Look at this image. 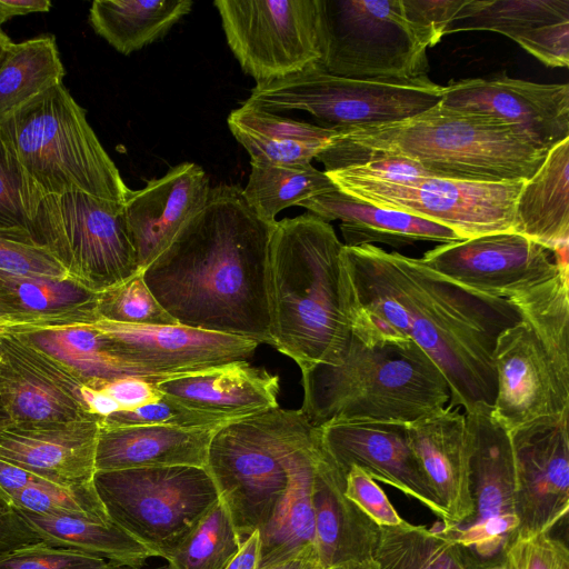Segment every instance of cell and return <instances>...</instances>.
Returning a JSON list of instances; mask_svg holds the SVG:
<instances>
[{
	"label": "cell",
	"instance_id": "obj_24",
	"mask_svg": "<svg viewBox=\"0 0 569 569\" xmlns=\"http://www.w3.org/2000/svg\"><path fill=\"white\" fill-rule=\"evenodd\" d=\"M408 438L446 513L440 528L467 521L473 506L466 416L446 406L408 423Z\"/></svg>",
	"mask_w": 569,
	"mask_h": 569
},
{
	"label": "cell",
	"instance_id": "obj_10",
	"mask_svg": "<svg viewBox=\"0 0 569 569\" xmlns=\"http://www.w3.org/2000/svg\"><path fill=\"white\" fill-rule=\"evenodd\" d=\"M93 483L110 521L166 560L219 501L204 467L98 471Z\"/></svg>",
	"mask_w": 569,
	"mask_h": 569
},
{
	"label": "cell",
	"instance_id": "obj_14",
	"mask_svg": "<svg viewBox=\"0 0 569 569\" xmlns=\"http://www.w3.org/2000/svg\"><path fill=\"white\" fill-rule=\"evenodd\" d=\"M229 48L257 83L320 59L318 0H217Z\"/></svg>",
	"mask_w": 569,
	"mask_h": 569
},
{
	"label": "cell",
	"instance_id": "obj_59",
	"mask_svg": "<svg viewBox=\"0 0 569 569\" xmlns=\"http://www.w3.org/2000/svg\"><path fill=\"white\" fill-rule=\"evenodd\" d=\"M479 569H511L505 561L483 566Z\"/></svg>",
	"mask_w": 569,
	"mask_h": 569
},
{
	"label": "cell",
	"instance_id": "obj_37",
	"mask_svg": "<svg viewBox=\"0 0 569 569\" xmlns=\"http://www.w3.org/2000/svg\"><path fill=\"white\" fill-rule=\"evenodd\" d=\"M64 73L54 37L13 42L0 64V114L62 83Z\"/></svg>",
	"mask_w": 569,
	"mask_h": 569
},
{
	"label": "cell",
	"instance_id": "obj_4",
	"mask_svg": "<svg viewBox=\"0 0 569 569\" xmlns=\"http://www.w3.org/2000/svg\"><path fill=\"white\" fill-rule=\"evenodd\" d=\"M316 158L325 172L379 157H403L430 176L467 181L530 179L547 151L499 120L435 107L413 117L370 126L335 128Z\"/></svg>",
	"mask_w": 569,
	"mask_h": 569
},
{
	"label": "cell",
	"instance_id": "obj_23",
	"mask_svg": "<svg viewBox=\"0 0 569 569\" xmlns=\"http://www.w3.org/2000/svg\"><path fill=\"white\" fill-rule=\"evenodd\" d=\"M101 419L0 426V459L62 486L93 482Z\"/></svg>",
	"mask_w": 569,
	"mask_h": 569
},
{
	"label": "cell",
	"instance_id": "obj_62",
	"mask_svg": "<svg viewBox=\"0 0 569 569\" xmlns=\"http://www.w3.org/2000/svg\"><path fill=\"white\" fill-rule=\"evenodd\" d=\"M1 335V333H0Z\"/></svg>",
	"mask_w": 569,
	"mask_h": 569
},
{
	"label": "cell",
	"instance_id": "obj_30",
	"mask_svg": "<svg viewBox=\"0 0 569 569\" xmlns=\"http://www.w3.org/2000/svg\"><path fill=\"white\" fill-rule=\"evenodd\" d=\"M325 452L321 432L296 457L284 493L268 522L259 530V568L316 555L313 479Z\"/></svg>",
	"mask_w": 569,
	"mask_h": 569
},
{
	"label": "cell",
	"instance_id": "obj_11",
	"mask_svg": "<svg viewBox=\"0 0 569 569\" xmlns=\"http://www.w3.org/2000/svg\"><path fill=\"white\" fill-rule=\"evenodd\" d=\"M443 86L428 76L407 81L336 77L317 63L274 80L257 83L248 104L271 113L302 110L329 128L395 122L438 104Z\"/></svg>",
	"mask_w": 569,
	"mask_h": 569
},
{
	"label": "cell",
	"instance_id": "obj_60",
	"mask_svg": "<svg viewBox=\"0 0 569 569\" xmlns=\"http://www.w3.org/2000/svg\"><path fill=\"white\" fill-rule=\"evenodd\" d=\"M8 422L9 421L7 419V416H6V413H4L3 409H2V406L0 403V426L6 425Z\"/></svg>",
	"mask_w": 569,
	"mask_h": 569
},
{
	"label": "cell",
	"instance_id": "obj_20",
	"mask_svg": "<svg viewBox=\"0 0 569 569\" xmlns=\"http://www.w3.org/2000/svg\"><path fill=\"white\" fill-rule=\"evenodd\" d=\"M83 387L53 357L6 329L0 335V403L9 423L41 426L93 416L84 407Z\"/></svg>",
	"mask_w": 569,
	"mask_h": 569
},
{
	"label": "cell",
	"instance_id": "obj_56",
	"mask_svg": "<svg viewBox=\"0 0 569 569\" xmlns=\"http://www.w3.org/2000/svg\"><path fill=\"white\" fill-rule=\"evenodd\" d=\"M12 43L11 39L0 28V64Z\"/></svg>",
	"mask_w": 569,
	"mask_h": 569
},
{
	"label": "cell",
	"instance_id": "obj_55",
	"mask_svg": "<svg viewBox=\"0 0 569 569\" xmlns=\"http://www.w3.org/2000/svg\"><path fill=\"white\" fill-rule=\"evenodd\" d=\"M259 569H325L316 555H303L295 559Z\"/></svg>",
	"mask_w": 569,
	"mask_h": 569
},
{
	"label": "cell",
	"instance_id": "obj_54",
	"mask_svg": "<svg viewBox=\"0 0 569 569\" xmlns=\"http://www.w3.org/2000/svg\"><path fill=\"white\" fill-rule=\"evenodd\" d=\"M51 8L48 0H0V26L17 16L47 12Z\"/></svg>",
	"mask_w": 569,
	"mask_h": 569
},
{
	"label": "cell",
	"instance_id": "obj_27",
	"mask_svg": "<svg viewBox=\"0 0 569 569\" xmlns=\"http://www.w3.org/2000/svg\"><path fill=\"white\" fill-rule=\"evenodd\" d=\"M298 206L326 222L340 220L346 247L380 242L400 248L417 241L449 243L462 240L456 232L439 223L407 212L377 207L339 188L303 200Z\"/></svg>",
	"mask_w": 569,
	"mask_h": 569
},
{
	"label": "cell",
	"instance_id": "obj_29",
	"mask_svg": "<svg viewBox=\"0 0 569 569\" xmlns=\"http://www.w3.org/2000/svg\"><path fill=\"white\" fill-rule=\"evenodd\" d=\"M98 292L71 278L26 277L0 271V322L39 328L90 323L98 319Z\"/></svg>",
	"mask_w": 569,
	"mask_h": 569
},
{
	"label": "cell",
	"instance_id": "obj_28",
	"mask_svg": "<svg viewBox=\"0 0 569 569\" xmlns=\"http://www.w3.org/2000/svg\"><path fill=\"white\" fill-rule=\"evenodd\" d=\"M217 430L146 425L100 427L96 472L148 467H206Z\"/></svg>",
	"mask_w": 569,
	"mask_h": 569
},
{
	"label": "cell",
	"instance_id": "obj_3",
	"mask_svg": "<svg viewBox=\"0 0 569 569\" xmlns=\"http://www.w3.org/2000/svg\"><path fill=\"white\" fill-rule=\"evenodd\" d=\"M351 313L350 337L338 363L301 371L300 410L312 426L410 423L449 403L446 377L415 341L352 306Z\"/></svg>",
	"mask_w": 569,
	"mask_h": 569
},
{
	"label": "cell",
	"instance_id": "obj_45",
	"mask_svg": "<svg viewBox=\"0 0 569 569\" xmlns=\"http://www.w3.org/2000/svg\"><path fill=\"white\" fill-rule=\"evenodd\" d=\"M0 271L26 277L70 278L46 247L3 237H0Z\"/></svg>",
	"mask_w": 569,
	"mask_h": 569
},
{
	"label": "cell",
	"instance_id": "obj_16",
	"mask_svg": "<svg viewBox=\"0 0 569 569\" xmlns=\"http://www.w3.org/2000/svg\"><path fill=\"white\" fill-rule=\"evenodd\" d=\"M420 259L463 287L508 298L556 276L568 261V244L552 251L515 231L496 232L441 243Z\"/></svg>",
	"mask_w": 569,
	"mask_h": 569
},
{
	"label": "cell",
	"instance_id": "obj_50",
	"mask_svg": "<svg viewBox=\"0 0 569 569\" xmlns=\"http://www.w3.org/2000/svg\"><path fill=\"white\" fill-rule=\"evenodd\" d=\"M87 387L102 390L121 410H131L154 401L161 396L156 383L140 377H123L109 381H97Z\"/></svg>",
	"mask_w": 569,
	"mask_h": 569
},
{
	"label": "cell",
	"instance_id": "obj_48",
	"mask_svg": "<svg viewBox=\"0 0 569 569\" xmlns=\"http://www.w3.org/2000/svg\"><path fill=\"white\" fill-rule=\"evenodd\" d=\"M466 0H402L408 20L429 44L435 47L452 22Z\"/></svg>",
	"mask_w": 569,
	"mask_h": 569
},
{
	"label": "cell",
	"instance_id": "obj_35",
	"mask_svg": "<svg viewBox=\"0 0 569 569\" xmlns=\"http://www.w3.org/2000/svg\"><path fill=\"white\" fill-rule=\"evenodd\" d=\"M562 21H569V0H466L446 36L495 31L523 49L541 28Z\"/></svg>",
	"mask_w": 569,
	"mask_h": 569
},
{
	"label": "cell",
	"instance_id": "obj_38",
	"mask_svg": "<svg viewBox=\"0 0 569 569\" xmlns=\"http://www.w3.org/2000/svg\"><path fill=\"white\" fill-rule=\"evenodd\" d=\"M251 163L247 186L242 189L244 200L262 220L274 223L283 209L328 192L338 187L325 171L311 163L298 166H272Z\"/></svg>",
	"mask_w": 569,
	"mask_h": 569
},
{
	"label": "cell",
	"instance_id": "obj_39",
	"mask_svg": "<svg viewBox=\"0 0 569 569\" xmlns=\"http://www.w3.org/2000/svg\"><path fill=\"white\" fill-rule=\"evenodd\" d=\"M240 547L232 519L219 499L167 561L172 569H224Z\"/></svg>",
	"mask_w": 569,
	"mask_h": 569
},
{
	"label": "cell",
	"instance_id": "obj_25",
	"mask_svg": "<svg viewBox=\"0 0 569 569\" xmlns=\"http://www.w3.org/2000/svg\"><path fill=\"white\" fill-rule=\"evenodd\" d=\"M346 475L328 453L320 458L313 479L316 553L325 569L373 560L381 527L345 495Z\"/></svg>",
	"mask_w": 569,
	"mask_h": 569
},
{
	"label": "cell",
	"instance_id": "obj_12",
	"mask_svg": "<svg viewBox=\"0 0 569 569\" xmlns=\"http://www.w3.org/2000/svg\"><path fill=\"white\" fill-rule=\"evenodd\" d=\"M30 237L57 258L71 279L94 292L140 272L123 203L83 192L44 196Z\"/></svg>",
	"mask_w": 569,
	"mask_h": 569
},
{
	"label": "cell",
	"instance_id": "obj_9",
	"mask_svg": "<svg viewBox=\"0 0 569 569\" xmlns=\"http://www.w3.org/2000/svg\"><path fill=\"white\" fill-rule=\"evenodd\" d=\"M317 66L359 80L427 77L428 42L408 20L402 0H318Z\"/></svg>",
	"mask_w": 569,
	"mask_h": 569
},
{
	"label": "cell",
	"instance_id": "obj_21",
	"mask_svg": "<svg viewBox=\"0 0 569 569\" xmlns=\"http://www.w3.org/2000/svg\"><path fill=\"white\" fill-rule=\"evenodd\" d=\"M323 448L345 473L358 467L420 501L443 522L446 513L408 438V423L343 421L320 427Z\"/></svg>",
	"mask_w": 569,
	"mask_h": 569
},
{
	"label": "cell",
	"instance_id": "obj_42",
	"mask_svg": "<svg viewBox=\"0 0 569 569\" xmlns=\"http://www.w3.org/2000/svg\"><path fill=\"white\" fill-rule=\"evenodd\" d=\"M98 319L136 326L176 325L143 280L142 271L98 292Z\"/></svg>",
	"mask_w": 569,
	"mask_h": 569
},
{
	"label": "cell",
	"instance_id": "obj_34",
	"mask_svg": "<svg viewBox=\"0 0 569 569\" xmlns=\"http://www.w3.org/2000/svg\"><path fill=\"white\" fill-rule=\"evenodd\" d=\"M16 510L40 540L50 546L74 549L134 568H140L153 557L150 550L113 522Z\"/></svg>",
	"mask_w": 569,
	"mask_h": 569
},
{
	"label": "cell",
	"instance_id": "obj_43",
	"mask_svg": "<svg viewBox=\"0 0 569 569\" xmlns=\"http://www.w3.org/2000/svg\"><path fill=\"white\" fill-rule=\"evenodd\" d=\"M238 420V419H237ZM234 421L228 417L190 408L167 395L131 410H119L101 419V427L158 425L188 429L218 430Z\"/></svg>",
	"mask_w": 569,
	"mask_h": 569
},
{
	"label": "cell",
	"instance_id": "obj_52",
	"mask_svg": "<svg viewBox=\"0 0 569 569\" xmlns=\"http://www.w3.org/2000/svg\"><path fill=\"white\" fill-rule=\"evenodd\" d=\"M40 477L0 459V489L8 496L21 490Z\"/></svg>",
	"mask_w": 569,
	"mask_h": 569
},
{
	"label": "cell",
	"instance_id": "obj_5",
	"mask_svg": "<svg viewBox=\"0 0 569 569\" xmlns=\"http://www.w3.org/2000/svg\"><path fill=\"white\" fill-rule=\"evenodd\" d=\"M332 226L312 213L277 221L269 243L271 346L301 371L340 360L352 326L342 260Z\"/></svg>",
	"mask_w": 569,
	"mask_h": 569
},
{
	"label": "cell",
	"instance_id": "obj_53",
	"mask_svg": "<svg viewBox=\"0 0 569 569\" xmlns=\"http://www.w3.org/2000/svg\"><path fill=\"white\" fill-rule=\"evenodd\" d=\"M260 560L259 530L251 533L242 543L224 569H258Z\"/></svg>",
	"mask_w": 569,
	"mask_h": 569
},
{
	"label": "cell",
	"instance_id": "obj_26",
	"mask_svg": "<svg viewBox=\"0 0 569 569\" xmlns=\"http://www.w3.org/2000/svg\"><path fill=\"white\" fill-rule=\"evenodd\" d=\"M156 387L190 408L234 420L279 407V377L246 360L170 377Z\"/></svg>",
	"mask_w": 569,
	"mask_h": 569
},
{
	"label": "cell",
	"instance_id": "obj_58",
	"mask_svg": "<svg viewBox=\"0 0 569 569\" xmlns=\"http://www.w3.org/2000/svg\"><path fill=\"white\" fill-rule=\"evenodd\" d=\"M106 569H140V568L122 566V565H118L116 562H110L109 567ZM153 569H172V568L169 565H167V566H161V567L153 568Z\"/></svg>",
	"mask_w": 569,
	"mask_h": 569
},
{
	"label": "cell",
	"instance_id": "obj_15",
	"mask_svg": "<svg viewBox=\"0 0 569 569\" xmlns=\"http://www.w3.org/2000/svg\"><path fill=\"white\" fill-rule=\"evenodd\" d=\"M470 450V491L473 511L463 523L441 529L475 559L479 568L503 561L515 540V468L509 432L492 407L465 413Z\"/></svg>",
	"mask_w": 569,
	"mask_h": 569
},
{
	"label": "cell",
	"instance_id": "obj_6",
	"mask_svg": "<svg viewBox=\"0 0 569 569\" xmlns=\"http://www.w3.org/2000/svg\"><path fill=\"white\" fill-rule=\"evenodd\" d=\"M569 268L508 297L520 320L493 350L497 395L492 413L510 433L543 417L569 415Z\"/></svg>",
	"mask_w": 569,
	"mask_h": 569
},
{
	"label": "cell",
	"instance_id": "obj_57",
	"mask_svg": "<svg viewBox=\"0 0 569 569\" xmlns=\"http://www.w3.org/2000/svg\"><path fill=\"white\" fill-rule=\"evenodd\" d=\"M337 569H379L375 560L350 563Z\"/></svg>",
	"mask_w": 569,
	"mask_h": 569
},
{
	"label": "cell",
	"instance_id": "obj_44",
	"mask_svg": "<svg viewBox=\"0 0 569 569\" xmlns=\"http://www.w3.org/2000/svg\"><path fill=\"white\" fill-rule=\"evenodd\" d=\"M110 562L44 541L24 545L0 556V569H106Z\"/></svg>",
	"mask_w": 569,
	"mask_h": 569
},
{
	"label": "cell",
	"instance_id": "obj_41",
	"mask_svg": "<svg viewBox=\"0 0 569 569\" xmlns=\"http://www.w3.org/2000/svg\"><path fill=\"white\" fill-rule=\"evenodd\" d=\"M8 497L18 510L51 516L84 517L103 523L111 522L93 482L62 486L39 478Z\"/></svg>",
	"mask_w": 569,
	"mask_h": 569
},
{
	"label": "cell",
	"instance_id": "obj_47",
	"mask_svg": "<svg viewBox=\"0 0 569 569\" xmlns=\"http://www.w3.org/2000/svg\"><path fill=\"white\" fill-rule=\"evenodd\" d=\"M345 495L380 527L405 522L375 479L358 467H351L346 475Z\"/></svg>",
	"mask_w": 569,
	"mask_h": 569
},
{
	"label": "cell",
	"instance_id": "obj_8",
	"mask_svg": "<svg viewBox=\"0 0 569 569\" xmlns=\"http://www.w3.org/2000/svg\"><path fill=\"white\" fill-rule=\"evenodd\" d=\"M319 431L300 409L277 407L213 433L204 468L240 543L268 522L287 489L296 457Z\"/></svg>",
	"mask_w": 569,
	"mask_h": 569
},
{
	"label": "cell",
	"instance_id": "obj_46",
	"mask_svg": "<svg viewBox=\"0 0 569 569\" xmlns=\"http://www.w3.org/2000/svg\"><path fill=\"white\" fill-rule=\"evenodd\" d=\"M511 569H569V549L550 532L515 539L505 550Z\"/></svg>",
	"mask_w": 569,
	"mask_h": 569
},
{
	"label": "cell",
	"instance_id": "obj_61",
	"mask_svg": "<svg viewBox=\"0 0 569 569\" xmlns=\"http://www.w3.org/2000/svg\"><path fill=\"white\" fill-rule=\"evenodd\" d=\"M4 331V326L3 323L0 322V333H2Z\"/></svg>",
	"mask_w": 569,
	"mask_h": 569
},
{
	"label": "cell",
	"instance_id": "obj_19",
	"mask_svg": "<svg viewBox=\"0 0 569 569\" xmlns=\"http://www.w3.org/2000/svg\"><path fill=\"white\" fill-rule=\"evenodd\" d=\"M440 104L499 120L547 152L569 139L568 83H537L505 73L461 79L443 86Z\"/></svg>",
	"mask_w": 569,
	"mask_h": 569
},
{
	"label": "cell",
	"instance_id": "obj_7",
	"mask_svg": "<svg viewBox=\"0 0 569 569\" xmlns=\"http://www.w3.org/2000/svg\"><path fill=\"white\" fill-rule=\"evenodd\" d=\"M0 134L44 196L124 203L131 191L63 82L0 114Z\"/></svg>",
	"mask_w": 569,
	"mask_h": 569
},
{
	"label": "cell",
	"instance_id": "obj_40",
	"mask_svg": "<svg viewBox=\"0 0 569 569\" xmlns=\"http://www.w3.org/2000/svg\"><path fill=\"white\" fill-rule=\"evenodd\" d=\"M43 198L0 134V237L31 242V222Z\"/></svg>",
	"mask_w": 569,
	"mask_h": 569
},
{
	"label": "cell",
	"instance_id": "obj_2",
	"mask_svg": "<svg viewBox=\"0 0 569 569\" xmlns=\"http://www.w3.org/2000/svg\"><path fill=\"white\" fill-rule=\"evenodd\" d=\"M276 222L260 219L239 186L213 187L143 280L177 323L271 345L268 262Z\"/></svg>",
	"mask_w": 569,
	"mask_h": 569
},
{
	"label": "cell",
	"instance_id": "obj_49",
	"mask_svg": "<svg viewBox=\"0 0 569 569\" xmlns=\"http://www.w3.org/2000/svg\"><path fill=\"white\" fill-rule=\"evenodd\" d=\"M339 170L352 177L385 181L432 177L419 163L403 157H379L366 163Z\"/></svg>",
	"mask_w": 569,
	"mask_h": 569
},
{
	"label": "cell",
	"instance_id": "obj_31",
	"mask_svg": "<svg viewBox=\"0 0 569 569\" xmlns=\"http://www.w3.org/2000/svg\"><path fill=\"white\" fill-rule=\"evenodd\" d=\"M227 121L250 162L272 166L311 163L337 134L335 128L278 116L246 102L232 110Z\"/></svg>",
	"mask_w": 569,
	"mask_h": 569
},
{
	"label": "cell",
	"instance_id": "obj_17",
	"mask_svg": "<svg viewBox=\"0 0 569 569\" xmlns=\"http://www.w3.org/2000/svg\"><path fill=\"white\" fill-rule=\"evenodd\" d=\"M102 335L111 351L152 382L246 360L258 342L176 325L136 326L97 319L86 323Z\"/></svg>",
	"mask_w": 569,
	"mask_h": 569
},
{
	"label": "cell",
	"instance_id": "obj_13",
	"mask_svg": "<svg viewBox=\"0 0 569 569\" xmlns=\"http://www.w3.org/2000/svg\"><path fill=\"white\" fill-rule=\"evenodd\" d=\"M343 192L380 208L420 217L456 232L462 240L515 231L516 202L526 180L485 182L418 177L401 181L326 172Z\"/></svg>",
	"mask_w": 569,
	"mask_h": 569
},
{
	"label": "cell",
	"instance_id": "obj_32",
	"mask_svg": "<svg viewBox=\"0 0 569 569\" xmlns=\"http://www.w3.org/2000/svg\"><path fill=\"white\" fill-rule=\"evenodd\" d=\"M515 232L553 250L569 243V139L550 149L516 202Z\"/></svg>",
	"mask_w": 569,
	"mask_h": 569
},
{
	"label": "cell",
	"instance_id": "obj_36",
	"mask_svg": "<svg viewBox=\"0 0 569 569\" xmlns=\"http://www.w3.org/2000/svg\"><path fill=\"white\" fill-rule=\"evenodd\" d=\"M373 560L379 569H479L468 551L441 530L407 521L381 527Z\"/></svg>",
	"mask_w": 569,
	"mask_h": 569
},
{
	"label": "cell",
	"instance_id": "obj_18",
	"mask_svg": "<svg viewBox=\"0 0 569 569\" xmlns=\"http://www.w3.org/2000/svg\"><path fill=\"white\" fill-rule=\"evenodd\" d=\"M568 418L543 417L509 433L515 468V539L551 529L569 511Z\"/></svg>",
	"mask_w": 569,
	"mask_h": 569
},
{
	"label": "cell",
	"instance_id": "obj_51",
	"mask_svg": "<svg viewBox=\"0 0 569 569\" xmlns=\"http://www.w3.org/2000/svg\"><path fill=\"white\" fill-rule=\"evenodd\" d=\"M41 541L0 489V556L21 546Z\"/></svg>",
	"mask_w": 569,
	"mask_h": 569
},
{
	"label": "cell",
	"instance_id": "obj_33",
	"mask_svg": "<svg viewBox=\"0 0 569 569\" xmlns=\"http://www.w3.org/2000/svg\"><path fill=\"white\" fill-rule=\"evenodd\" d=\"M191 8L190 0H96L89 21L96 33L127 56L163 37Z\"/></svg>",
	"mask_w": 569,
	"mask_h": 569
},
{
	"label": "cell",
	"instance_id": "obj_1",
	"mask_svg": "<svg viewBox=\"0 0 569 569\" xmlns=\"http://www.w3.org/2000/svg\"><path fill=\"white\" fill-rule=\"evenodd\" d=\"M342 260L351 306L431 358L448 381L450 407H463L465 413L493 407L495 346L520 320L511 300L463 287L420 258L375 244L343 246Z\"/></svg>",
	"mask_w": 569,
	"mask_h": 569
},
{
	"label": "cell",
	"instance_id": "obj_22",
	"mask_svg": "<svg viewBox=\"0 0 569 569\" xmlns=\"http://www.w3.org/2000/svg\"><path fill=\"white\" fill-rule=\"evenodd\" d=\"M211 187L201 167L183 162L140 190H131L123 213L138 268L143 271L206 204Z\"/></svg>",
	"mask_w": 569,
	"mask_h": 569
}]
</instances>
